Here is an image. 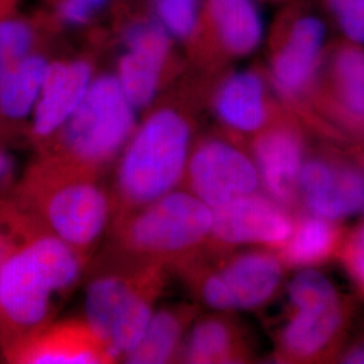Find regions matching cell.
I'll return each instance as SVG.
<instances>
[{"label":"cell","instance_id":"28","mask_svg":"<svg viewBox=\"0 0 364 364\" xmlns=\"http://www.w3.org/2000/svg\"><path fill=\"white\" fill-rule=\"evenodd\" d=\"M341 251L347 272L364 293V225L347 239Z\"/></svg>","mask_w":364,"mask_h":364},{"label":"cell","instance_id":"8","mask_svg":"<svg viewBox=\"0 0 364 364\" xmlns=\"http://www.w3.org/2000/svg\"><path fill=\"white\" fill-rule=\"evenodd\" d=\"M96 75V55L92 50H58L53 55L27 134V144L36 153L49 144L75 114Z\"/></svg>","mask_w":364,"mask_h":364},{"label":"cell","instance_id":"12","mask_svg":"<svg viewBox=\"0 0 364 364\" xmlns=\"http://www.w3.org/2000/svg\"><path fill=\"white\" fill-rule=\"evenodd\" d=\"M207 247L230 311L259 308L279 290L285 264L273 248L227 254V250Z\"/></svg>","mask_w":364,"mask_h":364},{"label":"cell","instance_id":"16","mask_svg":"<svg viewBox=\"0 0 364 364\" xmlns=\"http://www.w3.org/2000/svg\"><path fill=\"white\" fill-rule=\"evenodd\" d=\"M60 45L33 53L0 78V144L27 142L41 85Z\"/></svg>","mask_w":364,"mask_h":364},{"label":"cell","instance_id":"7","mask_svg":"<svg viewBox=\"0 0 364 364\" xmlns=\"http://www.w3.org/2000/svg\"><path fill=\"white\" fill-rule=\"evenodd\" d=\"M287 296L290 311L278 336V362H314L336 341L344 323V305L326 275L311 269L291 279Z\"/></svg>","mask_w":364,"mask_h":364},{"label":"cell","instance_id":"17","mask_svg":"<svg viewBox=\"0 0 364 364\" xmlns=\"http://www.w3.org/2000/svg\"><path fill=\"white\" fill-rule=\"evenodd\" d=\"M326 39V27L320 18L306 15L294 22L272 63V77L279 92L296 97L309 88L320 64Z\"/></svg>","mask_w":364,"mask_h":364},{"label":"cell","instance_id":"29","mask_svg":"<svg viewBox=\"0 0 364 364\" xmlns=\"http://www.w3.org/2000/svg\"><path fill=\"white\" fill-rule=\"evenodd\" d=\"M18 178L15 176V159L10 147L0 144V198L13 192Z\"/></svg>","mask_w":364,"mask_h":364},{"label":"cell","instance_id":"5","mask_svg":"<svg viewBox=\"0 0 364 364\" xmlns=\"http://www.w3.org/2000/svg\"><path fill=\"white\" fill-rule=\"evenodd\" d=\"M213 209L191 192L173 191L111 221V248L168 267L208 242Z\"/></svg>","mask_w":364,"mask_h":364},{"label":"cell","instance_id":"11","mask_svg":"<svg viewBox=\"0 0 364 364\" xmlns=\"http://www.w3.org/2000/svg\"><path fill=\"white\" fill-rule=\"evenodd\" d=\"M294 218L272 197L252 193L213 209L207 246L230 250L240 245L282 247L294 228Z\"/></svg>","mask_w":364,"mask_h":364},{"label":"cell","instance_id":"32","mask_svg":"<svg viewBox=\"0 0 364 364\" xmlns=\"http://www.w3.org/2000/svg\"><path fill=\"white\" fill-rule=\"evenodd\" d=\"M13 239L9 236V234L4 231V228L0 225V266L9 251L13 247Z\"/></svg>","mask_w":364,"mask_h":364},{"label":"cell","instance_id":"1","mask_svg":"<svg viewBox=\"0 0 364 364\" xmlns=\"http://www.w3.org/2000/svg\"><path fill=\"white\" fill-rule=\"evenodd\" d=\"M11 196L45 228L90 258L112 221V196L100 177L54 156L36 154Z\"/></svg>","mask_w":364,"mask_h":364},{"label":"cell","instance_id":"30","mask_svg":"<svg viewBox=\"0 0 364 364\" xmlns=\"http://www.w3.org/2000/svg\"><path fill=\"white\" fill-rule=\"evenodd\" d=\"M343 363L364 364V343L353 346L341 358Z\"/></svg>","mask_w":364,"mask_h":364},{"label":"cell","instance_id":"27","mask_svg":"<svg viewBox=\"0 0 364 364\" xmlns=\"http://www.w3.org/2000/svg\"><path fill=\"white\" fill-rule=\"evenodd\" d=\"M340 31L351 43L364 46V0H326Z\"/></svg>","mask_w":364,"mask_h":364},{"label":"cell","instance_id":"14","mask_svg":"<svg viewBox=\"0 0 364 364\" xmlns=\"http://www.w3.org/2000/svg\"><path fill=\"white\" fill-rule=\"evenodd\" d=\"M3 358L15 364L117 363L84 317L54 320L34 336L4 352Z\"/></svg>","mask_w":364,"mask_h":364},{"label":"cell","instance_id":"25","mask_svg":"<svg viewBox=\"0 0 364 364\" xmlns=\"http://www.w3.org/2000/svg\"><path fill=\"white\" fill-rule=\"evenodd\" d=\"M153 13L171 38L186 41L198 23L200 0H153Z\"/></svg>","mask_w":364,"mask_h":364},{"label":"cell","instance_id":"6","mask_svg":"<svg viewBox=\"0 0 364 364\" xmlns=\"http://www.w3.org/2000/svg\"><path fill=\"white\" fill-rule=\"evenodd\" d=\"M65 299L28 248L14 242L0 266V352L52 324Z\"/></svg>","mask_w":364,"mask_h":364},{"label":"cell","instance_id":"4","mask_svg":"<svg viewBox=\"0 0 364 364\" xmlns=\"http://www.w3.org/2000/svg\"><path fill=\"white\" fill-rule=\"evenodd\" d=\"M136 109L115 73H97L75 114L41 151L102 178L136 130Z\"/></svg>","mask_w":364,"mask_h":364},{"label":"cell","instance_id":"23","mask_svg":"<svg viewBox=\"0 0 364 364\" xmlns=\"http://www.w3.org/2000/svg\"><path fill=\"white\" fill-rule=\"evenodd\" d=\"M221 45L230 54L247 55L259 46L263 22L255 0H209Z\"/></svg>","mask_w":364,"mask_h":364},{"label":"cell","instance_id":"3","mask_svg":"<svg viewBox=\"0 0 364 364\" xmlns=\"http://www.w3.org/2000/svg\"><path fill=\"white\" fill-rule=\"evenodd\" d=\"M192 151V124L176 105L153 108L119 156L112 219L142 208L176 191Z\"/></svg>","mask_w":364,"mask_h":364},{"label":"cell","instance_id":"19","mask_svg":"<svg viewBox=\"0 0 364 364\" xmlns=\"http://www.w3.org/2000/svg\"><path fill=\"white\" fill-rule=\"evenodd\" d=\"M178 359L182 363H243L250 359V346L235 318L212 314L196 318Z\"/></svg>","mask_w":364,"mask_h":364},{"label":"cell","instance_id":"13","mask_svg":"<svg viewBox=\"0 0 364 364\" xmlns=\"http://www.w3.org/2000/svg\"><path fill=\"white\" fill-rule=\"evenodd\" d=\"M299 193L309 213L343 220L364 208V174L338 159L311 156L301 169Z\"/></svg>","mask_w":364,"mask_h":364},{"label":"cell","instance_id":"9","mask_svg":"<svg viewBox=\"0 0 364 364\" xmlns=\"http://www.w3.org/2000/svg\"><path fill=\"white\" fill-rule=\"evenodd\" d=\"M185 181L189 192L212 209L257 193L262 186L254 158L239 144L223 138H207L196 144Z\"/></svg>","mask_w":364,"mask_h":364},{"label":"cell","instance_id":"10","mask_svg":"<svg viewBox=\"0 0 364 364\" xmlns=\"http://www.w3.org/2000/svg\"><path fill=\"white\" fill-rule=\"evenodd\" d=\"M122 42L115 75L132 107L146 109L164 87L173 38L154 15H138L123 27Z\"/></svg>","mask_w":364,"mask_h":364},{"label":"cell","instance_id":"20","mask_svg":"<svg viewBox=\"0 0 364 364\" xmlns=\"http://www.w3.org/2000/svg\"><path fill=\"white\" fill-rule=\"evenodd\" d=\"M198 314L195 304H174L153 314L139 343L122 362L131 364H162L177 362L185 341V333Z\"/></svg>","mask_w":364,"mask_h":364},{"label":"cell","instance_id":"2","mask_svg":"<svg viewBox=\"0 0 364 364\" xmlns=\"http://www.w3.org/2000/svg\"><path fill=\"white\" fill-rule=\"evenodd\" d=\"M166 269L162 263L135 259L111 247L90 266L84 318L115 362H122L144 336L166 284Z\"/></svg>","mask_w":364,"mask_h":364},{"label":"cell","instance_id":"31","mask_svg":"<svg viewBox=\"0 0 364 364\" xmlns=\"http://www.w3.org/2000/svg\"><path fill=\"white\" fill-rule=\"evenodd\" d=\"M22 0H0V21L21 11Z\"/></svg>","mask_w":364,"mask_h":364},{"label":"cell","instance_id":"18","mask_svg":"<svg viewBox=\"0 0 364 364\" xmlns=\"http://www.w3.org/2000/svg\"><path fill=\"white\" fill-rule=\"evenodd\" d=\"M215 111L230 130L240 134L263 130L270 124V105L263 78L252 70L228 76L216 92Z\"/></svg>","mask_w":364,"mask_h":364},{"label":"cell","instance_id":"24","mask_svg":"<svg viewBox=\"0 0 364 364\" xmlns=\"http://www.w3.org/2000/svg\"><path fill=\"white\" fill-rule=\"evenodd\" d=\"M331 87L338 109L352 123L364 126V48H338L331 63Z\"/></svg>","mask_w":364,"mask_h":364},{"label":"cell","instance_id":"22","mask_svg":"<svg viewBox=\"0 0 364 364\" xmlns=\"http://www.w3.org/2000/svg\"><path fill=\"white\" fill-rule=\"evenodd\" d=\"M340 231L335 221L316 215H301L282 247L275 250L287 267H313L338 251Z\"/></svg>","mask_w":364,"mask_h":364},{"label":"cell","instance_id":"26","mask_svg":"<svg viewBox=\"0 0 364 364\" xmlns=\"http://www.w3.org/2000/svg\"><path fill=\"white\" fill-rule=\"evenodd\" d=\"M111 0H42V9L61 23L65 30L87 28L102 15Z\"/></svg>","mask_w":364,"mask_h":364},{"label":"cell","instance_id":"21","mask_svg":"<svg viewBox=\"0 0 364 364\" xmlns=\"http://www.w3.org/2000/svg\"><path fill=\"white\" fill-rule=\"evenodd\" d=\"M65 31L42 7L0 21V78L33 53L60 45Z\"/></svg>","mask_w":364,"mask_h":364},{"label":"cell","instance_id":"15","mask_svg":"<svg viewBox=\"0 0 364 364\" xmlns=\"http://www.w3.org/2000/svg\"><path fill=\"white\" fill-rule=\"evenodd\" d=\"M251 153L267 196L287 210L296 208L299 174L305 162L302 134L289 123L269 124L255 134Z\"/></svg>","mask_w":364,"mask_h":364}]
</instances>
